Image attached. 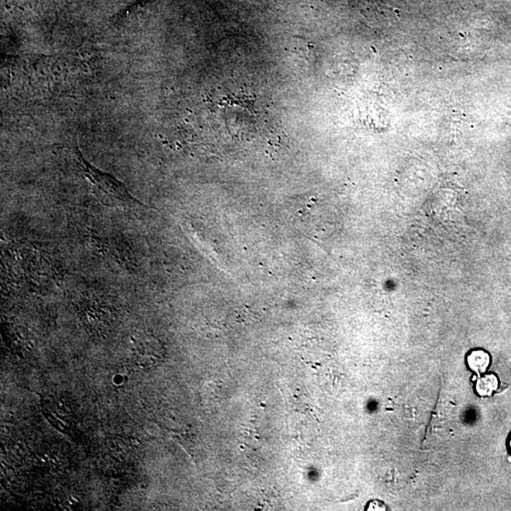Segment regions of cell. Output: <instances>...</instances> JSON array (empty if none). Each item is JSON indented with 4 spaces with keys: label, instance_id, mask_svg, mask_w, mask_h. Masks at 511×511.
<instances>
[{
    "label": "cell",
    "instance_id": "6da1fadb",
    "mask_svg": "<svg viewBox=\"0 0 511 511\" xmlns=\"http://www.w3.org/2000/svg\"><path fill=\"white\" fill-rule=\"evenodd\" d=\"M79 168L83 171L84 177L88 179L97 193L102 196L104 200L109 201L122 208H134L142 206L141 202L131 195L126 185L110 174L99 171L96 167L92 166L83 154L77 152Z\"/></svg>",
    "mask_w": 511,
    "mask_h": 511
},
{
    "label": "cell",
    "instance_id": "7a4b0ae2",
    "mask_svg": "<svg viewBox=\"0 0 511 511\" xmlns=\"http://www.w3.org/2000/svg\"><path fill=\"white\" fill-rule=\"evenodd\" d=\"M465 362L468 370H472L479 377L490 368L492 358L488 351L481 350V348H475V350L468 351L466 355Z\"/></svg>",
    "mask_w": 511,
    "mask_h": 511
},
{
    "label": "cell",
    "instance_id": "3957f363",
    "mask_svg": "<svg viewBox=\"0 0 511 511\" xmlns=\"http://www.w3.org/2000/svg\"><path fill=\"white\" fill-rule=\"evenodd\" d=\"M499 378L495 373L479 376L475 385V391L480 397H490L499 388Z\"/></svg>",
    "mask_w": 511,
    "mask_h": 511
},
{
    "label": "cell",
    "instance_id": "277c9868",
    "mask_svg": "<svg viewBox=\"0 0 511 511\" xmlns=\"http://www.w3.org/2000/svg\"><path fill=\"white\" fill-rule=\"evenodd\" d=\"M366 510H388V508L385 503L380 500H374L366 506Z\"/></svg>",
    "mask_w": 511,
    "mask_h": 511
},
{
    "label": "cell",
    "instance_id": "5b68a950",
    "mask_svg": "<svg viewBox=\"0 0 511 511\" xmlns=\"http://www.w3.org/2000/svg\"><path fill=\"white\" fill-rule=\"evenodd\" d=\"M508 452H510L511 455V433H510V435L508 436Z\"/></svg>",
    "mask_w": 511,
    "mask_h": 511
}]
</instances>
